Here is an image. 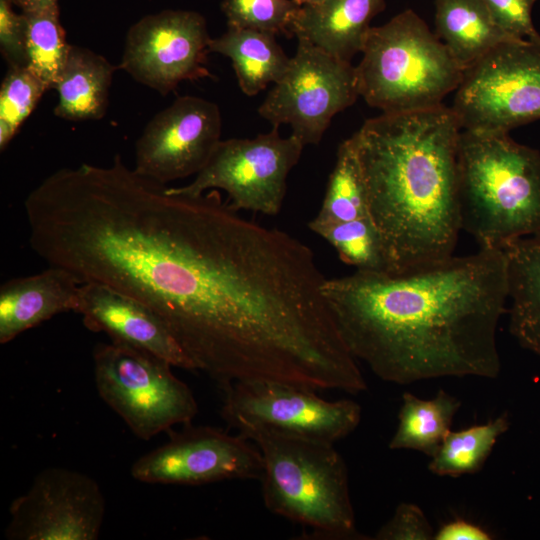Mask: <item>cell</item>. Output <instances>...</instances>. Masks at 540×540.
Here are the masks:
<instances>
[{"mask_svg": "<svg viewBox=\"0 0 540 540\" xmlns=\"http://www.w3.org/2000/svg\"><path fill=\"white\" fill-rule=\"evenodd\" d=\"M76 313L89 330L104 332L113 342L148 352L173 367L195 370L164 321L132 296L104 284L82 283Z\"/></svg>", "mask_w": 540, "mask_h": 540, "instance_id": "obj_16", "label": "cell"}, {"mask_svg": "<svg viewBox=\"0 0 540 540\" xmlns=\"http://www.w3.org/2000/svg\"><path fill=\"white\" fill-rule=\"evenodd\" d=\"M460 401L440 389L432 399H421L404 393L398 413L397 429L390 440L392 450L410 449L435 455L446 435L451 431Z\"/></svg>", "mask_w": 540, "mask_h": 540, "instance_id": "obj_23", "label": "cell"}, {"mask_svg": "<svg viewBox=\"0 0 540 540\" xmlns=\"http://www.w3.org/2000/svg\"><path fill=\"white\" fill-rule=\"evenodd\" d=\"M461 230L479 249L503 251L540 232V152L508 133L461 130L457 147Z\"/></svg>", "mask_w": 540, "mask_h": 540, "instance_id": "obj_4", "label": "cell"}, {"mask_svg": "<svg viewBox=\"0 0 540 540\" xmlns=\"http://www.w3.org/2000/svg\"><path fill=\"white\" fill-rule=\"evenodd\" d=\"M435 34L463 71L499 45L524 41L502 29L482 0H435Z\"/></svg>", "mask_w": 540, "mask_h": 540, "instance_id": "obj_19", "label": "cell"}, {"mask_svg": "<svg viewBox=\"0 0 540 540\" xmlns=\"http://www.w3.org/2000/svg\"><path fill=\"white\" fill-rule=\"evenodd\" d=\"M275 34L228 27L210 40L209 50L228 57L242 92L254 96L269 83H277L286 72L290 58L277 43Z\"/></svg>", "mask_w": 540, "mask_h": 540, "instance_id": "obj_22", "label": "cell"}, {"mask_svg": "<svg viewBox=\"0 0 540 540\" xmlns=\"http://www.w3.org/2000/svg\"><path fill=\"white\" fill-rule=\"evenodd\" d=\"M93 360L100 397L137 437L149 440L196 416V399L169 362L113 341L97 344Z\"/></svg>", "mask_w": 540, "mask_h": 540, "instance_id": "obj_7", "label": "cell"}, {"mask_svg": "<svg viewBox=\"0 0 540 540\" xmlns=\"http://www.w3.org/2000/svg\"><path fill=\"white\" fill-rule=\"evenodd\" d=\"M219 107L178 97L147 124L136 143L134 170L162 184L198 174L221 141Z\"/></svg>", "mask_w": 540, "mask_h": 540, "instance_id": "obj_15", "label": "cell"}, {"mask_svg": "<svg viewBox=\"0 0 540 540\" xmlns=\"http://www.w3.org/2000/svg\"><path fill=\"white\" fill-rule=\"evenodd\" d=\"M120 278L222 389L319 390L346 357L313 251L242 217L218 190L174 194L149 211L127 239Z\"/></svg>", "mask_w": 540, "mask_h": 540, "instance_id": "obj_1", "label": "cell"}, {"mask_svg": "<svg viewBox=\"0 0 540 540\" xmlns=\"http://www.w3.org/2000/svg\"><path fill=\"white\" fill-rule=\"evenodd\" d=\"M9 514L4 532L9 540H95L105 515V499L88 475L51 467L13 500Z\"/></svg>", "mask_w": 540, "mask_h": 540, "instance_id": "obj_13", "label": "cell"}, {"mask_svg": "<svg viewBox=\"0 0 540 540\" xmlns=\"http://www.w3.org/2000/svg\"><path fill=\"white\" fill-rule=\"evenodd\" d=\"M294 1L296 2L297 5L301 7V6H307V5H316L323 2L324 0H294Z\"/></svg>", "mask_w": 540, "mask_h": 540, "instance_id": "obj_35", "label": "cell"}, {"mask_svg": "<svg viewBox=\"0 0 540 540\" xmlns=\"http://www.w3.org/2000/svg\"><path fill=\"white\" fill-rule=\"evenodd\" d=\"M22 8L23 12L41 9L57 4V0H10Z\"/></svg>", "mask_w": 540, "mask_h": 540, "instance_id": "obj_34", "label": "cell"}, {"mask_svg": "<svg viewBox=\"0 0 540 540\" xmlns=\"http://www.w3.org/2000/svg\"><path fill=\"white\" fill-rule=\"evenodd\" d=\"M496 23L510 35L540 43V34L532 22V8L537 0H482Z\"/></svg>", "mask_w": 540, "mask_h": 540, "instance_id": "obj_30", "label": "cell"}, {"mask_svg": "<svg viewBox=\"0 0 540 540\" xmlns=\"http://www.w3.org/2000/svg\"><path fill=\"white\" fill-rule=\"evenodd\" d=\"M259 448L265 507L314 538L363 539L355 525L348 471L333 443L263 429L238 432Z\"/></svg>", "mask_w": 540, "mask_h": 540, "instance_id": "obj_5", "label": "cell"}, {"mask_svg": "<svg viewBox=\"0 0 540 540\" xmlns=\"http://www.w3.org/2000/svg\"><path fill=\"white\" fill-rule=\"evenodd\" d=\"M361 53L360 96L383 113L438 107L463 77L444 43L411 9L371 27Z\"/></svg>", "mask_w": 540, "mask_h": 540, "instance_id": "obj_6", "label": "cell"}, {"mask_svg": "<svg viewBox=\"0 0 540 540\" xmlns=\"http://www.w3.org/2000/svg\"><path fill=\"white\" fill-rule=\"evenodd\" d=\"M507 263L509 331L540 358V232L503 249Z\"/></svg>", "mask_w": 540, "mask_h": 540, "instance_id": "obj_20", "label": "cell"}, {"mask_svg": "<svg viewBox=\"0 0 540 540\" xmlns=\"http://www.w3.org/2000/svg\"><path fill=\"white\" fill-rule=\"evenodd\" d=\"M385 8V0H324L301 6L291 35L304 37L332 56L351 62L362 52L372 19Z\"/></svg>", "mask_w": 540, "mask_h": 540, "instance_id": "obj_18", "label": "cell"}, {"mask_svg": "<svg viewBox=\"0 0 540 540\" xmlns=\"http://www.w3.org/2000/svg\"><path fill=\"white\" fill-rule=\"evenodd\" d=\"M206 21L193 11H163L134 24L127 33L120 68L162 95L182 81L212 77Z\"/></svg>", "mask_w": 540, "mask_h": 540, "instance_id": "obj_14", "label": "cell"}, {"mask_svg": "<svg viewBox=\"0 0 540 540\" xmlns=\"http://www.w3.org/2000/svg\"><path fill=\"white\" fill-rule=\"evenodd\" d=\"M367 216L369 207L366 184L355 143L350 137L339 145L321 208L309 222L340 223Z\"/></svg>", "mask_w": 540, "mask_h": 540, "instance_id": "obj_24", "label": "cell"}, {"mask_svg": "<svg viewBox=\"0 0 540 540\" xmlns=\"http://www.w3.org/2000/svg\"><path fill=\"white\" fill-rule=\"evenodd\" d=\"M228 27L291 35L300 9L294 0H223Z\"/></svg>", "mask_w": 540, "mask_h": 540, "instance_id": "obj_29", "label": "cell"}, {"mask_svg": "<svg viewBox=\"0 0 540 540\" xmlns=\"http://www.w3.org/2000/svg\"><path fill=\"white\" fill-rule=\"evenodd\" d=\"M282 78L258 108L273 127L290 125L304 146L318 144L332 118L355 103L359 93L356 67L304 37Z\"/></svg>", "mask_w": 540, "mask_h": 540, "instance_id": "obj_9", "label": "cell"}, {"mask_svg": "<svg viewBox=\"0 0 540 540\" xmlns=\"http://www.w3.org/2000/svg\"><path fill=\"white\" fill-rule=\"evenodd\" d=\"M169 441L139 457L131 476L143 483L202 485L225 480H259V448L240 434L210 426L184 425L169 430Z\"/></svg>", "mask_w": 540, "mask_h": 540, "instance_id": "obj_12", "label": "cell"}, {"mask_svg": "<svg viewBox=\"0 0 540 540\" xmlns=\"http://www.w3.org/2000/svg\"><path fill=\"white\" fill-rule=\"evenodd\" d=\"M25 21L26 66L54 88L69 53L57 4L22 13Z\"/></svg>", "mask_w": 540, "mask_h": 540, "instance_id": "obj_26", "label": "cell"}, {"mask_svg": "<svg viewBox=\"0 0 540 540\" xmlns=\"http://www.w3.org/2000/svg\"><path fill=\"white\" fill-rule=\"evenodd\" d=\"M49 90L27 66L10 67L0 88V148L5 149L24 120Z\"/></svg>", "mask_w": 540, "mask_h": 540, "instance_id": "obj_28", "label": "cell"}, {"mask_svg": "<svg viewBox=\"0 0 540 540\" xmlns=\"http://www.w3.org/2000/svg\"><path fill=\"white\" fill-rule=\"evenodd\" d=\"M81 284L71 272L56 266L6 281L0 288V343L57 314L76 312Z\"/></svg>", "mask_w": 540, "mask_h": 540, "instance_id": "obj_17", "label": "cell"}, {"mask_svg": "<svg viewBox=\"0 0 540 540\" xmlns=\"http://www.w3.org/2000/svg\"><path fill=\"white\" fill-rule=\"evenodd\" d=\"M279 127L255 138L221 140L195 179L173 191L202 194L209 190L227 193L230 207L268 216L283 205L287 177L305 147L292 134L281 137Z\"/></svg>", "mask_w": 540, "mask_h": 540, "instance_id": "obj_10", "label": "cell"}, {"mask_svg": "<svg viewBox=\"0 0 540 540\" xmlns=\"http://www.w3.org/2000/svg\"><path fill=\"white\" fill-rule=\"evenodd\" d=\"M116 69L102 55L71 45L53 88L58 93L54 114L72 121L102 118L108 106L109 89Z\"/></svg>", "mask_w": 540, "mask_h": 540, "instance_id": "obj_21", "label": "cell"}, {"mask_svg": "<svg viewBox=\"0 0 540 540\" xmlns=\"http://www.w3.org/2000/svg\"><path fill=\"white\" fill-rule=\"evenodd\" d=\"M509 425L508 417L501 415L482 425L450 431L431 457L429 471L438 476L449 477L478 472Z\"/></svg>", "mask_w": 540, "mask_h": 540, "instance_id": "obj_25", "label": "cell"}, {"mask_svg": "<svg viewBox=\"0 0 540 540\" xmlns=\"http://www.w3.org/2000/svg\"><path fill=\"white\" fill-rule=\"evenodd\" d=\"M435 540H490V534L478 525L465 520H454L434 534Z\"/></svg>", "mask_w": 540, "mask_h": 540, "instance_id": "obj_33", "label": "cell"}, {"mask_svg": "<svg viewBox=\"0 0 540 540\" xmlns=\"http://www.w3.org/2000/svg\"><path fill=\"white\" fill-rule=\"evenodd\" d=\"M221 416L233 429L270 432L335 443L360 423L358 403L327 401L316 391L275 381H243L224 389Z\"/></svg>", "mask_w": 540, "mask_h": 540, "instance_id": "obj_11", "label": "cell"}, {"mask_svg": "<svg viewBox=\"0 0 540 540\" xmlns=\"http://www.w3.org/2000/svg\"><path fill=\"white\" fill-rule=\"evenodd\" d=\"M0 48L10 67L26 66L24 16L13 12L10 0H0Z\"/></svg>", "mask_w": 540, "mask_h": 540, "instance_id": "obj_32", "label": "cell"}, {"mask_svg": "<svg viewBox=\"0 0 540 540\" xmlns=\"http://www.w3.org/2000/svg\"><path fill=\"white\" fill-rule=\"evenodd\" d=\"M308 227L331 244L345 264L356 270L386 271L381 238L370 216L330 224L309 222Z\"/></svg>", "mask_w": 540, "mask_h": 540, "instance_id": "obj_27", "label": "cell"}, {"mask_svg": "<svg viewBox=\"0 0 540 540\" xmlns=\"http://www.w3.org/2000/svg\"><path fill=\"white\" fill-rule=\"evenodd\" d=\"M462 128L443 104L367 119L351 137L386 271L401 273L452 255L461 231L457 147Z\"/></svg>", "mask_w": 540, "mask_h": 540, "instance_id": "obj_3", "label": "cell"}, {"mask_svg": "<svg viewBox=\"0 0 540 540\" xmlns=\"http://www.w3.org/2000/svg\"><path fill=\"white\" fill-rule=\"evenodd\" d=\"M323 292L352 356L386 382L493 379L500 372L503 251L479 249L401 273L356 270L326 278Z\"/></svg>", "mask_w": 540, "mask_h": 540, "instance_id": "obj_2", "label": "cell"}, {"mask_svg": "<svg viewBox=\"0 0 540 540\" xmlns=\"http://www.w3.org/2000/svg\"><path fill=\"white\" fill-rule=\"evenodd\" d=\"M451 109L473 132L509 133L540 119V43H504L464 70Z\"/></svg>", "mask_w": 540, "mask_h": 540, "instance_id": "obj_8", "label": "cell"}, {"mask_svg": "<svg viewBox=\"0 0 540 540\" xmlns=\"http://www.w3.org/2000/svg\"><path fill=\"white\" fill-rule=\"evenodd\" d=\"M432 526L419 506L399 504L393 516L377 531V540H430L434 538Z\"/></svg>", "mask_w": 540, "mask_h": 540, "instance_id": "obj_31", "label": "cell"}]
</instances>
